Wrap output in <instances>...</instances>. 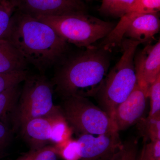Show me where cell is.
<instances>
[{
	"instance_id": "8992f818",
	"label": "cell",
	"mask_w": 160,
	"mask_h": 160,
	"mask_svg": "<svg viewBox=\"0 0 160 160\" xmlns=\"http://www.w3.org/2000/svg\"><path fill=\"white\" fill-rule=\"evenodd\" d=\"M63 100L61 111L78 134L100 135L116 130L110 117L87 98L74 95Z\"/></svg>"
},
{
	"instance_id": "5b68a950",
	"label": "cell",
	"mask_w": 160,
	"mask_h": 160,
	"mask_svg": "<svg viewBox=\"0 0 160 160\" xmlns=\"http://www.w3.org/2000/svg\"><path fill=\"white\" fill-rule=\"evenodd\" d=\"M18 104L12 119L15 129L22 128L26 122L35 118L61 112L53 102V84L44 75H29L24 81Z\"/></svg>"
},
{
	"instance_id": "ba28073f",
	"label": "cell",
	"mask_w": 160,
	"mask_h": 160,
	"mask_svg": "<svg viewBox=\"0 0 160 160\" xmlns=\"http://www.w3.org/2000/svg\"><path fill=\"white\" fill-rule=\"evenodd\" d=\"M77 140L80 160H110L122 143L116 130L100 135L79 134Z\"/></svg>"
},
{
	"instance_id": "3957f363",
	"label": "cell",
	"mask_w": 160,
	"mask_h": 160,
	"mask_svg": "<svg viewBox=\"0 0 160 160\" xmlns=\"http://www.w3.org/2000/svg\"><path fill=\"white\" fill-rule=\"evenodd\" d=\"M141 44L129 39H123L121 58L107 73L94 96L100 108L111 119L117 107L127 98L137 83L134 58L138 46Z\"/></svg>"
},
{
	"instance_id": "5bb4252c",
	"label": "cell",
	"mask_w": 160,
	"mask_h": 160,
	"mask_svg": "<svg viewBox=\"0 0 160 160\" xmlns=\"http://www.w3.org/2000/svg\"><path fill=\"white\" fill-rule=\"evenodd\" d=\"M19 85L0 92V122L7 125L9 118H12L21 94Z\"/></svg>"
},
{
	"instance_id": "7a4b0ae2",
	"label": "cell",
	"mask_w": 160,
	"mask_h": 160,
	"mask_svg": "<svg viewBox=\"0 0 160 160\" xmlns=\"http://www.w3.org/2000/svg\"><path fill=\"white\" fill-rule=\"evenodd\" d=\"M109 50L92 46L59 67L52 82L63 98L78 95L95 96L108 72Z\"/></svg>"
},
{
	"instance_id": "ac0fdd59",
	"label": "cell",
	"mask_w": 160,
	"mask_h": 160,
	"mask_svg": "<svg viewBox=\"0 0 160 160\" xmlns=\"http://www.w3.org/2000/svg\"><path fill=\"white\" fill-rule=\"evenodd\" d=\"M55 146L58 155L64 160H80L81 158V148L77 139L70 138Z\"/></svg>"
},
{
	"instance_id": "4316f807",
	"label": "cell",
	"mask_w": 160,
	"mask_h": 160,
	"mask_svg": "<svg viewBox=\"0 0 160 160\" xmlns=\"http://www.w3.org/2000/svg\"><path fill=\"white\" fill-rule=\"evenodd\" d=\"M21 160V158H20L19 159H18V160Z\"/></svg>"
},
{
	"instance_id": "cb8c5ba5",
	"label": "cell",
	"mask_w": 160,
	"mask_h": 160,
	"mask_svg": "<svg viewBox=\"0 0 160 160\" xmlns=\"http://www.w3.org/2000/svg\"><path fill=\"white\" fill-rule=\"evenodd\" d=\"M138 160H160V140L145 142Z\"/></svg>"
},
{
	"instance_id": "d6986e66",
	"label": "cell",
	"mask_w": 160,
	"mask_h": 160,
	"mask_svg": "<svg viewBox=\"0 0 160 160\" xmlns=\"http://www.w3.org/2000/svg\"><path fill=\"white\" fill-rule=\"evenodd\" d=\"M15 11L11 0H0V38L5 37Z\"/></svg>"
},
{
	"instance_id": "44dd1931",
	"label": "cell",
	"mask_w": 160,
	"mask_h": 160,
	"mask_svg": "<svg viewBox=\"0 0 160 160\" xmlns=\"http://www.w3.org/2000/svg\"><path fill=\"white\" fill-rule=\"evenodd\" d=\"M58 156L55 146H49L32 150L21 158L22 160H57Z\"/></svg>"
},
{
	"instance_id": "484cf974",
	"label": "cell",
	"mask_w": 160,
	"mask_h": 160,
	"mask_svg": "<svg viewBox=\"0 0 160 160\" xmlns=\"http://www.w3.org/2000/svg\"><path fill=\"white\" fill-rule=\"evenodd\" d=\"M11 135V131L7 125L0 122V155L8 145Z\"/></svg>"
},
{
	"instance_id": "d4e9b609",
	"label": "cell",
	"mask_w": 160,
	"mask_h": 160,
	"mask_svg": "<svg viewBox=\"0 0 160 160\" xmlns=\"http://www.w3.org/2000/svg\"><path fill=\"white\" fill-rule=\"evenodd\" d=\"M160 9V0H136L130 12H137L140 13H152L158 12Z\"/></svg>"
},
{
	"instance_id": "9c48e42d",
	"label": "cell",
	"mask_w": 160,
	"mask_h": 160,
	"mask_svg": "<svg viewBox=\"0 0 160 160\" xmlns=\"http://www.w3.org/2000/svg\"><path fill=\"white\" fill-rule=\"evenodd\" d=\"M147 99L146 92L137 83L131 93L118 106L112 115V120L116 131L126 130L144 118Z\"/></svg>"
},
{
	"instance_id": "6da1fadb",
	"label": "cell",
	"mask_w": 160,
	"mask_h": 160,
	"mask_svg": "<svg viewBox=\"0 0 160 160\" xmlns=\"http://www.w3.org/2000/svg\"><path fill=\"white\" fill-rule=\"evenodd\" d=\"M4 38L17 49L28 64L42 72L57 62L68 46L51 26L17 10Z\"/></svg>"
},
{
	"instance_id": "ffe728a7",
	"label": "cell",
	"mask_w": 160,
	"mask_h": 160,
	"mask_svg": "<svg viewBox=\"0 0 160 160\" xmlns=\"http://www.w3.org/2000/svg\"><path fill=\"white\" fill-rule=\"evenodd\" d=\"M138 143L134 139L122 143L110 160H138Z\"/></svg>"
},
{
	"instance_id": "83f0119b",
	"label": "cell",
	"mask_w": 160,
	"mask_h": 160,
	"mask_svg": "<svg viewBox=\"0 0 160 160\" xmlns=\"http://www.w3.org/2000/svg\"><path fill=\"white\" fill-rule=\"evenodd\" d=\"M88 1H89V0H88Z\"/></svg>"
},
{
	"instance_id": "603a6c76",
	"label": "cell",
	"mask_w": 160,
	"mask_h": 160,
	"mask_svg": "<svg viewBox=\"0 0 160 160\" xmlns=\"http://www.w3.org/2000/svg\"><path fill=\"white\" fill-rule=\"evenodd\" d=\"M148 98L150 101L149 116L160 114V76L149 87Z\"/></svg>"
},
{
	"instance_id": "7402d4cb",
	"label": "cell",
	"mask_w": 160,
	"mask_h": 160,
	"mask_svg": "<svg viewBox=\"0 0 160 160\" xmlns=\"http://www.w3.org/2000/svg\"><path fill=\"white\" fill-rule=\"evenodd\" d=\"M27 70L9 73H0V92L19 85L28 75Z\"/></svg>"
},
{
	"instance_id": "2e32d148",
	"label": "cell",
	"mask_w": 160,
	"mask_h": 160,
	"mask_svg": "<svg viewBox=\"0 0 160 160\" xmlns=\"http://www.w3.org/2000/svg\"><path fill=\"white\" fill-rule=\"evenodd\" d=\"M136 0H102L99 11L104 14L121 18L131 11Z\"/></svg>"
},
{
	"instance_id": "52a82bcc",
	"label": "cell",
	"mask_w": 160,
	"mask_h": 160,
	"mask_svg": "<svg viewBox=\"0 0 160 160\" xmlns=\"http://www.w3.org/2000/svg\"><path fill=\"white\" fill-rule=\"evenodd\" d=\"M16 10L37 16L66 15L86 13V7L82 0H11Z\"/></svg>"
},
{
	"instance_id": "7c38bea8",
	"label": "cell",
	"mask_w": 160,
	"mask_h": 160,
	"mask_svg": "<svg viewBox=\"0 0 160 160\" xmlns=\"http://www.w3.org/2000/svg\"><path fill=\"white\" fill-rule=\"evenodd\" d=\"M59 113L35 118L26 122L21 128L23 136L32 147V150L46 146L51 141L52 125Z\"/></svg>"
},
{
	"instance_id": "9a60e30c",
	"label": "cell",
	"mask_w": 160,
	"mask_h": 160,
	"mask_svg": "<svg viewBox=\"0 0 160 160\" xmlns=\"http://www.w3.org/2000/svg\"><path fill=\"white\" fill-rule=\"evenodd\" d=\"M136 125L145 142L160 140V114L143 118Z\"/></svg>"
},
{
	"instance_id": "30bf717a",
	"label": "cell",
	"mask_w": 160,
	"mask_h": 160,
	"mask_svg": "<svg viewBox=\"0 0 160 160\" xmlns=\"http://www.w3.org/2000/svg\"><path fill=\"white\" fill-rule=\"evenodd\" d=\"M134 64L137 84L148 96L149 87L160 76V40L156 44L148 45L135 53Z\"/></svg>"
},
{
	"instance_id": "277c9868",
	"label": "cell",
	"mask_w": 160,
	"mask_h": 160,
	"mask_svg": "<svg viewBox=\"0 0 160 160\" xmlns=\"http://www.w3.org/2000/svg\"><path fill=\"white\" fill-rule=\"evenodd\" d=\"M34 17L51 26L66 42L86 48L106 38L116 25L86 13Z\"/></svg>"
},
{
	"instance_id": "8fae6325",
	"label": "cell",
	"mask_w": 160,
	"mask_h": 160,
	"mask_svg": "<svg viewBox=\"0 0 160 160\" xmlns=\"http://www.w3.org/2000/svg\"><path fill=\"white\" fill-rule=\"evenodd\" d=\"M122 18L129 25L123 38L144 43L159 32L160 21L158 12L140 13L132 11L124 15Z\"/></svg>"
},
{
	"instance_id": "4fadbf2b",
	"label": "cell",
	"mask_w": 160,
	"mask_h": 160,
	"mask_svg": "<svg viewBox=\"0 0 160 160\" xmlns=\"http://www.w3.org/2000/svg\"><path fill=\"white\" fill-rule=\"evenodd\" d=\"M27 62L8 40L0 38V73L26 70Z\"/></svg>"
},
{
	"instance_id": "e0dca14e",
	"label": "cell",
	"mask_w": 160,
	"mask_h": 160,
	"mask_svg": "<svg viewBox=\"0 0 160 160\" xmlns=\"http://www.w3.org/2000/svg\"><path fill=\"white\" fill-rule=\"evenodd\" d=\"M72 131V129L62 112L55 118L50 142L54 143L55 145L61 144L71 138Z\"/></svg>"
}]
</instances>
